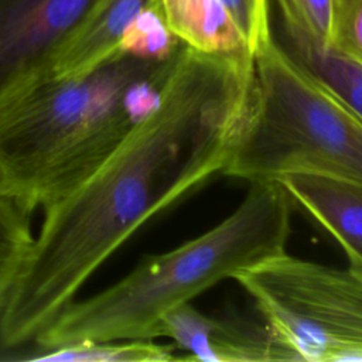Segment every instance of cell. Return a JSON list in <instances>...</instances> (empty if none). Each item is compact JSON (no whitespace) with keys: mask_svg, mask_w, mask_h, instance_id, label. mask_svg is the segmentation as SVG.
I'll list each match as a JSON object with an SVG mask.
<instances>
[{"mask_svg":"<svg viewBox=\"0 0 362 362\" xmlns=\"http://www.w3.org/2000/svg\"><path fill=\"white\" fill-rule=\"evenodd\" d=\"M252 76V57L177 49L154 106L92 174L44 209L0 315L3 346L34 339L136 230L223 171Z\"/></svg>","mask_w":362,"mask_h":362,"instance_id":"obj_1","label":"cell"},{"mask_svg":"<svg viewBox=\"0 0 362 362\" xmlns=\"http://www.w3.org/2000/svg\"><path fill=\"white\" fill-rule=\"evenodd\" d=\"M171 58L119 52L86 74L48 76L0 99V191L28 212L64 198L154 106Z\"/></svg>","mask_w":362,"mask_h":362,"instance_id":"obj_2","label":"cell"},{"mask_svg":"<svg viewBox=\"0 0 362 362\" xmlns=\"http://www.w3.org/2000/svg\"><path fill=\"white\" fill-rule=\"evenodd\" d=\"M238 208L182 245L143 259L127 276L68 304L34 338L48 349L81 341L156 339L163 318L225 279L286 250L293 199L277 180L249 182Z\"/></svg>","mask_w":362,"mask_h":362,"instance_id":"obj_3","label":"cell"},{"mask_svg":"<svg viewBox=\"0 0 362 362\" xmlns=\"http://www.w3.org/2000/svg\"><path fill=\"white\" fill-rule=\"evenodd\" d=\"M222 174L249 182L320 174L362 184V119L267 38Z\"/></svg>","mask_w":362,"mask_h":362,"instance_id":"obj_4","label":"cell"},{"mask_svg":"<svg viewBox=\"0 0 362 362\" xmlns=\"http://www.w3.org/2000/svg\"><path fill=\"white\" fill-rule=\"evenodd\" d=\"M294 361H362V273L270 257L233 279Z\"/></svg>","mask_w":362,"mask_h":362,"instance_id":"obj_5","label":"cell"},{"mask_svg":"<svg viewBox=\"0 0 362 362\" xmlns=\"http://www.w3.org/2000/svg\"><path fill=\"white\" fill-rule=\"evenodd\" d=\"M106 0H0V99L51 76Z\"/></svg>","mask_w":362,"mask_h":362,"instance_id":"obj_6","label":"cell"},{"mask_svg":"<svg viewBox=\"0 0 362 362\" xmlns=\"http://www.w3.org/2000/svg\"><path fill=\"white\" fill-rule=\"evenodd\" d=\"M170 338L184 359L202 362L294 361L263 321L240 315H212L189 303L170 311L158 327L157 338Z\"/></svg>","mask_w":362,"mask_h":362,"instance_id":"obj_7","label":"cell"},{"mask_svg":"<svg viewBox=\"0 0 362 362\" xmlns=\"http://www.w3.org/2000/svg\"><path fill=\"white\" fill-rule=\"evenodd\" d=\"M266 11L269 41L362 119V65L304 28L281 0H266Z\"/></svg>","mask_w":362,"mask_h":362,"instance_id":"obj_8","label":"cell"},{"mask_svg":"<svg viewBox=\"0 0 362 362\" xmlns=\"http://www.w3.org/2000/svg\"><path fill=\"white\" fill-rule=\"evenodd\" d=\"M277 181L362 273V184L320 174H286Z\"/></svg>","mask_w":362,"mask_h":362,"instance_id":"obj_9","label":"cell"},{"mask_svg":"<svg viewBox=\"0 0 362 362\" xmlns=\"http://www.w3.org/2000/svg\"><path fill=\"white\" fill-rule=\"evenodd\" d=\"M170 30L187 47L218 55L252 57L240 27L221 0H154Z\"/></svg>","mask_w":362,"mask_h":362,"instance_id":"obj_10","label":"cell"},{"mask_svg":"<svg viewBox=\"0 0 362 362\" xmlns=\"http://www.w3.org/2000/svg\"><path fill=\"white\" fill-rule=\"evenodd\" d=\"M151 3L154 0H106L58 58L51 76H78L119 54L127 25Z\"/></svg>","mask_w":362,"mask_h":362,"instance_id":"obj_11","label":"cell"},{"mask_svg":"<svg viewBox=\"0 0 362 362\" xmlns=\"http://www.w3.org/2000/svg\"><path fill=\"white\" fill-rule=\"evenodd\" d=\"M30 215L20 202L0 191V315L34 243Z\"/></svg>","mask_w":362,"mask_h":362,"instance_id":"obj_12","label":"cell"},{"mask_svg":"<svg viewBox=\"0 0 362 362\" xmlns=\"http://www.w3.org/2000/svg\"><path fill=\"white\" fill-rule=\"evenodd\" d=\"M174 344H158L154 339L127 341H81L42 354L37 361L69 362H165L177 359Z\"/></svg>","mask_w":362,"mask_h":362,"instance_id":"obj_13","label":"cell"},{"mask_svg":"<svg viewBox=\"0 0 362 362\" xmlns=\"http://www.w3.org/2000/svg\"><path fill=\"white\" fill-rule=\"evenodd\" d=\"M156 3L144 7L127 25L119 51L143 59L164 61L182 45Z\"/></svg>","mask_w":362,"mask_h":362,"instance_id":"obj_14","label":"cell"},{"mask_svg":"<svg viewBox=\"0 0 362 362\" xmlns=\"http://www.w3.org/2000/svg\"><path fill=\"white\" fill-rule=\"evenodd\" d=\"M329 45L362 65V0H332Z\"/></svg>","mask_w":362,"mask_h":362,"instance_id":"obj_15","label":"cell"},{"mask_svg":"<svg viewBox=\"0 0 362 362\" xmlns=\"http://www.w3.org/2000/svg\"><path fill=\"white\" fill-rule=\"evenodd\" d=\"M245 34L253 55L267 41L266 0H221Z\"/></svg>","mask_w":362,"mask_h":362,"instance_id":"obj_16","label":"cell"},{"mask_svg":"<svg viewBox=\"0 0 362 362\" xmlns=\"http://www.w3.org/2000/svg\"><path fill=\"white\" fill-rule=\"evenodd\" d=\"M281 3L304 28L329 44L332 0H281Z\"/></svg>","mask_w":362,"mask_h":362,"instance_id":"obj_17","label":"cell"}]
</instances>
